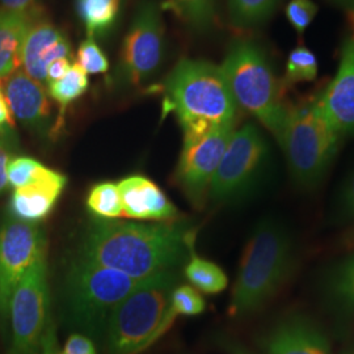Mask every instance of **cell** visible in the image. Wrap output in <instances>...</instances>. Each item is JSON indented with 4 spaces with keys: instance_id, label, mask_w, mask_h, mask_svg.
Returning a JSON list of instances; mask_svg holds the SVG:
<instances>
[{
    "instance_id": "cell-11",
    "label": "cell",
    "mask_w": 354,
    "mask_h": 354,
    "mask_svg": "<svg viewBox=\"0 0 354 354\" xmlns=\"http://www.w3.org/2000/svg\"><path fill=\"white\" fill-rule=\"evenodd\" d=\"M160 10L153 1L140 4L124 39L117 75L129 84H140L160 67L165 51Z\"/></svg>"
},
{
    "instance_id": "cell-32",
    "label": "cell",
    "mask_w": 354,
    "mask_h": 354,
    "mask_svg": "<svg viewBox=\"0 0 354 354\" xmlns=\"http://www.w3.org/2000/svg\"><path fill=\"white\" fill-rule=\"evenodd\" d=\"M62 354H97V349L91 337L80 332H74L64 342Z\"/></svg>"
},
{
    "instance_id": "cell-38",
    "label": "cell",
    "mask_w": 354,
    "mask_h": 354,
    "mask_svg": "<svg viewBox=\"0 0 354 354\" xmlns=\"http://www.w3.org/2000/svg\"><path fill=\"white\" fill-rule=\"evenodd\" d=\"M8 124L10 127H13L12 112L10 109V105L6 100L4 93L0 89V127Z\"/></svg>"
},
{
    "instance_id": "cell-13",
    "label": "cell",
    "mask_w": 354,
    "mask_h": 354,
    "mask_svg": "<svg viewBox=\"0 0 354 354\" xmlns=\"http://www.w3.org/2000/svg\"><path fill=\"white\" fill-rule=\"evenodd\" d=\"M317 105L342 137L354 134V35L345 38L336 76L317 97Z\"/></svg>"
},
{
    "instance_id": "cell-16",
    "label": "cell",
    "mask_w": 354,
    "mask_h": 354,
    "mask_svg": "<svg viewBox=\"0 0 354 354\" xmlns=\"http://www.w3.org/2000/svg\"><path fill=\"white\" fill-rule=\"evenodd\" d=\"M124 216L136 221L171 222L176 218V206L152 180L131 175L117 183Z\"/></svg>"
},
{
    "instance_id": "cell-5",
    "label": "cell",
    "mask_w": 354,
    "mask_h": 354,
    "mask_svg": "<svg viewBox=\"0 0 354 354\" xmlns=\"http://www.w3.org/2000/svg\"><path fill=\"white\" fill-rule=\"evenodd\" d=\"M176 281V270L152 276L115 307L102 342L106 354H140L162 337Z\"/></svg>"
},
{
    "instance_id": "cell-15",
    "label": "cell",
    "mask_w": 354,
    "mask_h": 354,
    "mask_svg": "<svg viewBox=\"0 0 354 354\" xmlns=\"http://www.w3.org/2000/svg\"><path fill=\"white\" fill-rule=\"evenodd\" d=\"M4 96L13 115L37 133L51 127V104L45 86L26 75L24 71H13L6 77Z\"/></svg>"
},
{
    "instance_id": "cell-12",
    "label": "cell",
    "mask_w": 354,
    "mask_h": 354,
    "mask_svg": "<svg viewBox=\"0 0 354 354\" xmlns=\"http://www.w3.org/2000/svg\"><path fill=\"white\" fill-rule=\"evenodd\" d=\"M235 125L216 129L201 140L184 143L177 165L176 181L194 206H203L212 180L226 151Z\"/></svg>"
},
{
    "instance_id": "cell-24",
    "label": "cell",
    "mask_w": 354,
    "mask_h": 354,
    "mask_svg": "<svg viewBox=\"0 0 354 354\" xmlns=\"http://www.w3.org/2000/svg\"><path fill=\"white\" fill-rule=\"evenodd\" d=\"M279 0H228V13L236 26L248 28L266 21L279 6Z\"/></svg>"
},
{
    "instance_id": "cell-29",
    "label": "cell",
    "mask_w": 354,
    "mask_h": 354,
    "mask_svg": "<svg viewBox=\"0 0 354 354\" xmlns=\"http://www.w3.org/2000/svg\"><path fill=\"white\" fill-rule=\"evenodd\" d=\"M48 167L41 165L38 160L29 156H19L10 160L7 175L8 184L15 189L24 188L26 185L37 181L45 174Z\"/></svg>"
},
{
    "instance_id": "cell-4",
    "label": "cell",
    "mask_w": 354,
    "mask_h": 354,
    "mask_svg": "<svg viewBox=\"0 0 354 354\" xmlns=\"http://www.w3.org/2000/svg\"><path fill=\"white\" fill-rule=\"evenodd\" d=\"M146 279L130 277L77 256L66 276L64 298L68 324L93 342L102 344L108 320L115 307Z\"/></svg>"
},
{
    "instance_id": "cell-42",
    "label": "cell",
    "mask_w": 354,
    "mask_h": 354,
    "mask_svg": "<svg viewBox=\"0 0 354 354\" xmlns=\"http://www.w3.org/2000/svg\"><path fill=\"white\" fill-rule=\"evenodd\" d=\"M353 16H354V15H353Z\"/></svg>"
},
{
    "instance_id": "cell-25",
    "label": "cell",
    "mask_w": 354,
    "mask_h": 354,
    "mask_svg": "<svg viewBox=\"0 0 354 354\" xmlns=\"http://www.w3.org/2000/svg\"><path fill=\"white\" fill-rule=\"evenodd\" d=\"M89 212L100 219H117L124 216L120 190L115 183H99L89 190L87 197Z\"/></svg>"
},
{
    "instance_id": "cell-9",
    "label": "cell",
    "mask_w": 354,
    "mask_h": 354,
    "mask_svg": "<svg viewBox=\"0 0 354 354\" xmlns=\"http://www.w3.org/2000/svg\"><path fill=\"white\" fill-rule=\"evenodd\" d=\"M50 317L48 263L46 257H42L26 272L13 290L8 313L11 323L10 354H39Z\"/></svg>"
},
{
    "instance_id": "cell-28",
    "label": "cell",
    "mask_w": 354,
    "mask_h": 354,
    "mask_svg": "<svg viewBox=\"0 0 354 354\" xmlns=\"http://www.w3.org/2000/svg\"><path fill=\"white\" fill-rule=\"evenodd\" d=\"M317 76V55L304 45L292 49L286 61L285 80L288 83H302L313 82Z\"/></svg>"
},
{
    "instance_id": "cell-10",
    "label": "cell",
    "mask_w": 354,
    "mask_h": 354,
    "mask_svg": "<svg viewBox=\"0 0 354 354\" xmlns=\"http://www.w3.org/2000/svg\"><path fill=\"white\" fill-rule=\"evenodd\" d=\"M46 235L37 223L8 216L0 226V319L8 322L13 290L26 272L46 257Z\"/></svg>"
},
{
    "instance_id": "cell-3",
    "label": "cell",
    "mask_w": 354,
    "mask_h": 354,
    "mask_svg": "<svg viewBox=\"0 0 354 354\" xmlns=\"http://www.w3.org/2000/svg\"><path fill=\"white\" fill-rule=\"evenodd\" d=\"M295 266V243L288 227L274 218L253 230L243 252L230 314L241 317L257 311L289 279Z\"/></svg>"
},
{
    "instance_id": "cell-41",
    "label": "cell",
    "mask_w": 354,
    "mask_h": 354,
    "mask_svg": "<svg viewBox=\"0 0 354 354\" xmlns=\"http://www.w3.org/2000/svg\"><path fill=\"white\" fill-rule=\"evenodd\" d=\"M342 354H354V348H349V349H346V351H345Z\"/></svg>"
},
{
    "instance_id": "cell-19",
    "label": "cell",
    "mask_w": 354,
    "mask_h": 354,
    "mask_svg": "<svg viewBox=\"0 0 354 354\" xmlns=\"http://www.w3.org/2000/svg\"><path fill=\"white\" fill-rule=\"evenodd\" d=\"M37 12H11L0 8V80L20 66L23 42Z\"/></svg>"
},
{
    "instance_id": "cell-36",
    "label": "cell",
    "mask_w": 354,
    "mask_h": 354,
    "mask_svg": "<svg viewBox=\"0 0 354 354\" xmlns=\"http://www.w3.org/2000/svg\"><path fill=\"white\" fill-rule=\"evenodd\" d=\"M71 68L70 58H59L51 62L48 67V84L62 79Z\"/></svg>"
},
{
    "instance_id": "cell-7",
    "label": "cell",
    "mask_w": 354,
    "mask_h": 354,
    "mask_svg": "<svg viewBox=\"0 0 354 354\" xmlns=\"http://www.w3.org/2000/svg\"><path fill=\"white\" fill-rule=\"evenodd\" d=\"M342 138L329 125L315 100L288 109L277 140L294 181L301 187H314L326 176Z\"/></svg>"
},
{
    "instance_id": "cell-40",
    "label": "cell",
    "mask_w": 354,
    "mask_h": 354,
    "mask_svg": "<svg viewBox=\"0 0 354 354\" xmlns=\"http://www.w3.org/2000/svg\"><path fill=\"white\" fill-rule=\"evenodd\" d=\"M330 1L337 4V6H340L344 10H346V11H349L352 15H354V0H330Z\"/></svg>"
},
{
    "instance_id": "cell-27",
    "label": "cell",
    "mask_w": 354,
    "mask_h": 354,
    "mask_svg": "<svg viewBox=\"0 0 354 354\" xmlns=\"http://www.w3.org/2000/svg\"><path fill=\"white\" fill-rule=\"evenodd\" d=\"M168 3L196 30H206L214 23L215 0H168Z\"/></svg>"
},
{
    "instance_id": "cell-33",
    "label": "cell",
    "mask_w": 354,
    "mask_h": 354,
    "mask_svg": "<svg viewBox=\"0 0 354 354\" xmlns=\"http://www.w3.org/2000/svg\"><path fill=\"white\" fill-rule=\"evenodd\" d=\"M339 206L344 218L354 221V172L346 180L342 188Z\"/></svg>"
},
{
    "instance_id": "cell-21",
    "label": "cell",
    "mask_w": 354,
    "mask_h": 354,
    "mask_svg": "<svg viewBox=\"0 0 354 354\" xmlns=\"http://www.w3.org/2000/svg\"><path fill=\"white\" fill-rule=\"evenodd\" d=\"M326 295L342 314L354 313V254L335 266L326 281Z\"/></svg>"
},
{
    "instance_id": "cell-39",
    "label": "cell",
    "mask_w": 354,
    "mask_h": 354,
    "mask_svg": "<svg viewBox=\"0 0 354 354\" xmlns=\"http://www.w3.org/2000/svg\"><path fill=\"white\" fill-rule=\"evenodd\" d=\"M221 346L227 354H254L244 345H241V342H232L230 339H223L221 342Z\"/></svg>"
},
{
    "instance_id": "cell-22",
    "label": "cell",
    "mask_w": 354,
    "mask_h": 354,
    "mask_svg": "<svg viewBox=\"0 0 354 354\" xmlns=\"http://www.w3.org/2000/svg\"><path fill=\"white\" fill-rule=\"evenodd\" d=\"M88 84L87 73L77 64H71V68L62 79L48 84L51 99H54L61 106L57 122L51 129L53 134H57L58 129L64 125L66 108L86 93Z\"/></svg>"
},
{
    "instance_id": "cell-30",
    "label": "cell",
    "mask_w": 354,
    "mask_h": 354,
    "mask_svg": "<svg viewBox=\"0 0 354 354\" xmlns=\"http://www.w3.org/2000/svg\"><path fill=\"white\" fill-rule=\"evenodd\" d=\"M87 74H104L109 70V62L93 37H87L77 49V62Z\"/></svg>"
},
{
    "instance_id": "cell-18",
    "label": "cell",
    "mask_w": 354,
    "mask_h": 354,
    "mask_svg": "<svg viewBox=\"0 0 354 354\" xmlns=\"http://www.w3.org/2000/svg\"><path fill=\"white\" fill-rule=\"evenodd\" d=\"M67 185L64 174L48 168L37 181L15 189L11 198V215L24 222L37 223L50 214Z\"/></svg>"
},
{
    "instance_id": "cell-20",
    "label": "cell",
    "mask_w": 354,
    "mask_h": 354,
    "mask_svg": "<svg viewBox=\"0 0 354 354\" xmlns=\"http://www.w3.org/2000/svg\"><path fill=\"white\" fill-rule=\"evenodd\" d=\"M122 0H76V11L88 37L104 36L113 29Z\"/></svg>"
},
{
    "instance_id": "cell-8",
    "label": "cell",
    "mask_w": 354,
    "mask_h": 354,
    "mask_svg": "<svg viewBox=\"0 0 354 354\" xmlns=\"http://www.w3.org/2000/svg\"><path fill=\"white\" fill-rule=\"evenodd\" d=\"M269 156V143L256 125L245 124L234 130L212 180L209 197L214 203H228L245 194L260 180Z\"/></svg>"
},
{
    "instance_id": "cell-6",
    "label": "cell",
    "mask_w": 354,
    "mask_h": 354,
    "mask_svg": "<svg viewBox=\"0 0 354 354\" xmlns=\"http://www.w3.org/2000/svg\"><path fill=\"white\" fill-rule=\"evenodd\" d=\"M238 106L256 117L279 140L288 108L279 96V80L257 44L238 39L221 66Z\"/></svg>"
},
{
    "instance_id": "cell-17",
    "label": "cell",
    "mask_w": 354,
    "mask_h": 354,
    "mask_svg": "<svg viewBox=\"0 0 354 354\" xmlns=\"http://www.w3.org/2000/svg\"><path fill=\"white\" fill-rule=\"evenodd\" d=\"M266 354H330L326 335L307 317H286L263 340Z\"/></svg>"
},
{
    "instance_id": "cell-1",
    "label": "cell",
    "mask_w": 354,
    "mask_h": 354,
    "mask_svg": "<svg viewBox=\"0 0 354 354\" xmlns=\"http://www.w3.org/2000/svg\"><path fill=\"white\" fill-rule=\"evenodd\" d=\"M188 222L134 223L95 219L86 230L79 257L134 279L176 270L194 244Z\"/></svg>"
},
{
    "instance_id": "cell-35",
    "label": "cell",
    "mask_w": 354,
    "mask_h": 354,
    "mask_svg": "<svg viewBox=\"0 0 354 354\" xmlns=\"http://www.w3.org/2000/svg\"><path fill=\"white\" fill-rule=\"evenodd\" d=\"M38 0H0V8L11 12H36Z\"/></svg>"
},
{
    "instance_id": "cell-37",
    "label": "cell",
    "mask_w": 354,
    "mask_h": 354,
    "mask_svg": "<svg viewBox=\"0 0 354 354\" xmlns=\"http://www.w3.org/2000/svg\"><path fill=\"white\" fill-rule=\"evenodd\" d=\"M8 163H10V156L4 150V147L0 145V193L8 185V175H7Z\"/></svg>"
},
{
    "instance_id": "cell-26",
    "label": "cell",
    "mask_w": 354,
    "mask_h": 354,
    "mask_svg": "<svg viewBox=\"0 0 354 354\" xmlns=\"http://www.w3.org/2000/svg\"><path fill=\"white\" fill-rule=\"evenodd\" d=\"M206 304L203 295L190 285H178L171 292L169 307L165 317V324L169 328L174 324V320L178 315L196 317L203 314Z\"/></svg>"
},
{
    "instance_id": "cell-2",
    "label": "cell",
    "mask_w": 354,
    "mask_h": 354,
    "mask_svg": "<svg viewBox=\"0 0 354 354\" xmlns=\"http://www.w3.org/2000/svg\"><path fill=\"white\" fill-rule=\"evenodd\" d=\"M165 106L175 112L184 143L235 125L238 105L221 66L181 59L165 82Z\"/></svg>"
},
{
    "instance_id": "cell-14",
    "label": "cell",
    "mask_w": 354,
    "mask_h": 354,
    "mask_svg": "<svg viewBox=\"0 0 354 354\" xmlns=\"http://www.w3.org/2000/svg\"><path fill=\"white\" fill-rule=\"evenodd\" d=\"M70 44L64 33L49 21L36 17L26 32L20 57L26 75L46 86L49 64L59 58H70Z\"/></svg>"
},
{
    "instance_id": "cell-23",
    "label": "cell",
    "mask_w": 354,
    "mask_h": 354,
    "mask_svg": "<svg viewBox=\"0 0 354 354\" xmlns=\"http://www.w3.org/2000/svg\"><path fill=\"white\" fill-rule=\"evenodd\" d=\"M184 274L194 289L205 294H218L227 288V276L222 268L200 257L194 252V247L189 251V260L184 268Z\"/></svg>"
},
{
    "instance_id": "cell-34",
    "label": "cell",
    "mask_w": 354,
    "mask_h": 354,
    "mask_svg": "<svg viewBox=\"0 0 354 354\" xmlns=\"http://www.w3.org/2000/svg\"><path fill=\"white\" fill-rule=\"evenodd\" d=\"M39 354H62V351L58 346V337H57V327L50 317L46 330L44 333Z\"/></svg>"
},
{
    "instance_id": "cell-31",
    "label": "cell",
    "mask_w": 354,
    "mask_h": 354,
    "mask_svg": "<svg viewBox=\"0 0 354 354\" xmlns=\"http://www.w3.org/2000/svg\"><path fill=\"white\" fill-rule=\"evenodd\" d=\"M317 6L313 0H290L285 8L290 26L298 35H304L306 29L314 21Z\"/></svg>"
}]
</instances>
